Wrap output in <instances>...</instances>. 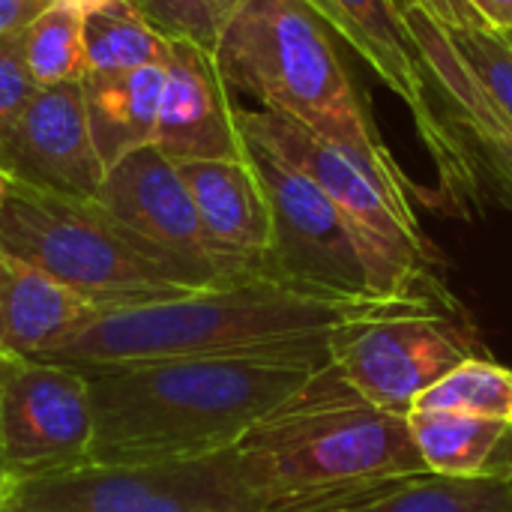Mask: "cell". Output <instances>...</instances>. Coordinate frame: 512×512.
Wrapping results in <instances>:
<instances>
[{"instance_id": "cell-1", "label": "cell", "mask_w": 512, "mask_h": 512, "mask_svg": "<svg viewBox=\"0 0 512 512\" xmlns=\"http://www.w3.org/2000/svg\"><path fill=\"white\" fill-rule=\"evenodd\" d=\"M426 306L396 300H333L258 276L186 291L141 306L105 309L36 363L108 369L204 357H324L339 330ZM432 312V309H426Z\"/></svg>"}, {"instance_id": "cell-2", "label": "cell", "mask_w": 512, "mask_h": 512, "mask_svg": "<svg viewBox=\"0 0 512 512\" xmlns=\"http://www.w3.org/2000/svg\"><path fill=\"white\" fill-rule=\"evenodd\" d=\"M327 363L204 357L81 369L93 408V465H156L228 450Z\"/></svg>"}, {"instance_id": "cell-3", "label": "cell", "mask_w": 512, "mask_h": 512, "mask_svg": "<svg viewBox=\"0 0 512 512\" xmlns=\"http://www.w3.org/2000/svg\"><path fill=\"white\" fill-rule=\"evenodd\" d=\"M234 123L240 138L273 150L327 192L360 249L375 297L447 315L465 312L444 282L441 255L426 237L408 183L387 150L360 153L333 144L267 108L234 105Z\"/></svg>"}, {"instance_id": "cell-4", "label": "cell", "mask_w": 512, "mask_h": 512, "mask_svg": "<svg viewBox=\"0 0 512 512\" xmlns=\"http://www.w3.org/2000/svg\"><path fill=\"white\" fill-rule=\"evenodd\" d=\"M282 512H306L381 483L429 474L408 417L360 399L327 363L243 441Z\"/></svg>"}, {"instance_id": "cell-5", "label": "cell", "mask_w": 512, "mask_h": 512, "mask_svg": "<svg viewBox=\"0 0 512 512\" xmlns=\"http://www.w3.org/2000/svg\"><path fill=\"white\" fill-rule=\"evenodd\" d=\"M228 90L333 144L378 153L330 27L306 0H243L213 51Z\"/></svg>"}, {"instance_id": "cell-6", "label": "cell", "mask_w": 512, "mask_h": 512, "mask_svg": "<svg viewBox=\"0 0 512 512\" xmlns=\"http://www.w3.org/2000/svg\"><path fill=\"white\" fill-rule=\"evenodd\" d=\"M0 252L15 255L99 312L207 288L186 264L117 222L99 201L12 183L0 210Z\"/></svg>"}, {"instance_id": "cell-7", "label": "cell", "mask_w": 512, "mask_h": 512, "mask_svg": "<svg viewBox=\"0 0 512 512\" xmlns=\"http://www.w3.org/2000/svg\"><path fill=\"white\" fill-rule=\"evenodd\" d=\"M0 512H282L243 444L156 465L15 480Z\"/></svg>"}, {"instance_id": "cell-8", "label": "cell", "mask_w": 512, "mask_h": 512, "mask_svg": "<svg viewBox=\"0 0 512 512\" xmlns=\"http://www.w3.org/2000/svg\"><path fill=\"white\" fill-rule=\"evenodd\" d=\"M471 357H492L468 315L393 312L357 321L330 342V366L369 405L408 417L417 399Z\"/></svg>"}, {"instance_id": "cell-9", "label": "cell", "mask_w": 512, "mask_h": 512, "mask_svg": "<svg viewBox=\"0 0 512 512\" xmlns=\"http://www.w3.org/2000/svg\"><path fill=\"white\" fill-rule=\"evenodd\" d=\"M243 156L258 174L270 207L273 246L267 276L315 297H375L360 249L327 192L309 174L249 138H243Z\"/></svg>"}, {"instance_id": "cell-10", "label": "cell", "mask_w": 512, "mask_h": 512, "mask_svg": "<svg viewBox=\"0 0 512 512\" xmlns=\"http://www.w3.org/2000/svg\"><path fill=\"white\" fill-rule=\"evenodd\" d=\"M0 465L12 480L93 465V408L81 369L15 363L0 396Z\"/></svg>"}, {"instance_id": "cell-11", "label": "cell", "mask_w": 512, "mask_h": 512, "mask_svg": "<svg viewBox=\"0 0 512 512\" xmlns=\"http://www.w3.org/2000/svg\"><path fill=\"white\" fill-rule=\"evenodd\" d=\"M318 18L372 66V72L408 105L447 189L456 198L477 192V168L453 123L429 102L426 66L396 0H306Z\"/></svg>"}, {"instance_id": "cell-12", "label": "cell", "mask_w": 512, "mask_h": 512, "mask_svg": "<svg viewBox=\"0 0 512 512\" xmlns=\"http://www.w3.org/2000/svg\"><path fill=\"white\" fill-rule=\"evenodd\" d=\"M117 222L186 264L207 288L231 285V276L213 255L195 201L177 165L156 147H141L105 171L96 198Z\"/></svg>"}, {"instance_id": "cell-13", "label": "cell", "mask_w": 512, "mask_h": 512, "mask_svg": "<svg viewBox=\"0 0 512 512\" xmlns=\"http://www.w3.org/2000/svg\"><path fill=\"white\" fill-rule=\"evenodd\" d=\"M0 171L30 189L96 198L105 165L93 147L81 81L36 90L0 150Z\"/></svg>"}, {"instance_id": "cell-14", "label": "cell", "mask_w": 512, "mask_h": 512, "mask_svg": "<svg viewBox=\"0 0 512 512\" xmlns=\"http://www.w3.org/2000/svg\"><path fill=\"white\" fill-rule=\"evenodd\" d=\"M174 165L195 201L204 237L231 282L267 276L273 222L261 180L246 156L192 159Z\"/></svg>"}, {"instance_id": "cell-15", "label": "cell", "mask_w": 512, "mask_h": 512, "mask_svg": "<svg viewBox=\"0 0 512 512\" xmlns=\"http://www.w3.org/2000/svg\"><path fill=\"white\" fill-rule=\"evenodd\" d=\"M156 147L171 162L243 159L231 90L219 75L216 57L192 42H171Z\"/></svg>"}, {"instance_id": "cell-16", "label": "cell", "mask_w": 512, "mask_h": 512, "mask_svg": "<svg viewBox=\"0 0 512 512\" xmlns=\"http://www.w3.org/2000/svg\"><path fill=\"white\" fill-rule=\"evenodd\" d=\"M99 309L45 270L0 252V354L42 360Z\"/></svg>"}, {"instance_id": "cell-17", "label": "cell", "mask_w": 512, "mask_h": 512, "mask_svg": "<svg viewBox=\"0 0 512 512\" xmlns=\"http://www.w3.org/2000/svg\"><path fill=\"white\" fill-rule=\"evenodd\" d=\"M162 87L165 66L81 75L90 135L105 171L129 153L156 144Z\"/></svg>"}, {"instance_id": "cell-18", "label": "cell", "mask_w": 512, "mask_h": 512, "mask_svg": "<svg viewBox=\"0 0 512 512\" xmlns=\"http://www.w3.org/2000/svg\"><path fill=\"white\" fill-rule=\"evenodd\" d=\"M408 429L429 474L512 483V423L450 411H411Z\"/></svg>"}, {"instance_id": "cell-19", "label": "cell", "mask_w": 512, "mask_h": 512, "mask_svg": "<svg viewBox=\"0 0 512 512\" xmlns=\"http://www.w3.org/2000/svg\"><path fill=\"white\" fill-rule=\"evenodd\" d=\"M306 512H512V483L417 474Z\"/></svg>"}, {"instance_id": "cell-20", "label": "cell", "mask_w": 512, "mask_h": 512, "mask_svg": "<svg viewBox=\"0 0 512 512\" xmlns=\"http://www.w3.org/2000/svg\"><path fill=\"white\" fill-rule=\"evenodd\" d=\"M168 57L171 42L156 33L126 0H111L84 18V75L165 66Z\"/></svg>"}, {"instance_id": "cell-21", "label": "cell", "mask_w": 512, "mask_h": 512, "mask_svg": "<svg viewBox=\"0 0 512 512\" xmlns=\"http://www.w3.org/2000/svg\"><path fill=\"white\" fill-rule=\"evenodd\" d=\"M84 12L54 0L24 30V60L36 87L81 81L84 75Z\"/></svg>"}, {"instance_id": "cell-22", "label": "cell", "mask_w": 512, "mask_h": 512, "mask_svg": "<svg viewBox=\"0 0 512 512\" xmlns=\"http://www.w3.org/2000/svg\"><path fill=\"white\" fill-rule=\"evenodd\" d=\"M417 408L512 423V369L492 357H471L426 390L414 411Z\"/></svg>"}, {"instance_id": "cell-23", "label": "cell", "mask_w": 512, "mask_h": 512, "mask_svg": "<svg viewBox=\"0 0 512 512\" xmlns=\"http://www.w3.org/2000/svg\"><path fill=\"white\" fill-rule=\"evenodd\" d=\"M168 42H192L216 51L222 30L243 0H126Z\"/></svg>"}, {"instance_id": "cell-24", "label": "cell", "mask_w": 512, "mask_h": 512, "mask_svg": "<svg viewBox=\"0 0 512 512\" xmlns=\"http://www.w3.org/2000/svg\"><path fill=\"white\" fill-rule=\"evenodd\" d=\"M456 51L477 72L492 99L512 120V39L504 30L477 27V30H447Z\"/></svg>"}, {"instance_id": "cell-25", "label": "cell", "mask_w": 512, "mask_h": 512, "mask_svg": "<svg viewBox=\"0 0 512 512\" xmlns=\"http://www.w3.org/2000/svg\"><path fill=\"white\" fill-rule=\"evenodd\" d=\"M36 90L39 87L24 60V33L0 39V150Z\"/></svg>"}, {"instance_id": "cell-26", "label": "cell", "mask_w": 512, "mask_h": 512, "mask_svg": "<svg viewBox=\"0 0 512 512\" xmlns=\"http://www.w3.org/2000/svg\"><path fill=\"white\" fill-rule=\"evenodd\" d=\"M411 3L420 6L444 30H477V27H489V21L474 9L471 0H411Z\"/></svg>"}, {"instance_id": "cell-27", "label": "cell", "mask_w": 512, "mask_h": 512, "mask_svg": "<svg viewBox=\"0 0 512 512\" xmlns=\"http://www.w3.org/2000/svg\"><path fill=\"white\" fill-rule=\"evenodd\" d=\"M54 0H0V39L24 33Z\"/></svg>"}, {"instance_id": "cell-28", "label": "cell", "mask_w": 512, "mask_h": 512, "mask_svg": "<svg viewBox=\"0 0 512 512\" xmlns=\"http://www.w3.org/2000/svg\"><path fill=\"white\" fill-rule=\"evenodd\" d=\"M495 30H512V0H471Z\"/></svg>"}, {"instance_id": "cell-29", "label": "cell", "mask_w": 512, "mask_h": 512, "mask_svg": "<svg viewBox=\"0 0 512 512\" xmlns=\"http://www.w3.org/2000/svg\"><path fill=\"white\" fill-rule=\"evenodd\" d=\"M15 363H21V360H9L6 354H0V396H3V387H6V381H9Z\"/></svg>"}, {"instance_id": "cell-30", "label": "cell", "mask_w": 512, "mask_h": 512, "mask_svg": "<svg viewBox=\"0 0 512 512\" xmlns=\"http://www.w3.org/2000/svg\"><path fill=\"white\" fill-rule=\"evenodd\" d=\"M66 3H72V6H78L84 15H90V12H96V9H102V6H108L111 0H66Z\"/></svg>"}, {"instance_id": "cell-31", "label": "cell", "mask_w": 512, "mask_h": 512, "mask_svg": "<svg viewBox=\"0 0 512 512\" xmlns=\"http://www.w3.org/2000/svg\"><path fill=\"white\" fill-rule=\"evenodd\" d=\"M12 483H15V480H12V474L0 465V504H3V501H6V495L12 492Z\"/></svg>"}, {"instance_id": "cell-32", "label": "cell", "mask_w": 512, "mask_h": 512, "mask_svg": "<svg viewBox=\"0 0 512 512\" xmlns=\"http://www.w3.org/2000/svg\"><path fill=\"white\" fill-rule=\"evenodd\" d=\"M9 186H12V180L0 171V210H3V201H6V192H9Z\"/></svg>"}, {"instance_id": "cell-33", "label": "cell", "mask_w": 512, "mask_h": 512, "mask_svg": "<svg viewBox=\"0 0 512 512\" xmlns=\"http://www.w3.org/2000/svg\"><path fill=\"white\" fill-rule=\"evenodd\" d=\"M504 33H507V36H510V39H512V30H504Z\"/></svg>"}]
</instances>
